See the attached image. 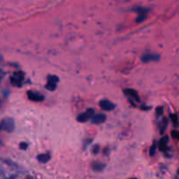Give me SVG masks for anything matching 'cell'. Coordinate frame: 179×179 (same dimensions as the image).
I'll return each mask as SVG.
<instances>
[{
	"label": "cell",
	"mask_w": 179,
	"mask_h": 179,
	"mask_svg": "<svg viewBox=\"0 0 179 179\" xmlns=\"http://www.w3.org/2000/svg\"><path fill=\"white\" fill-rule=\"evenodd\" d=\"M100 151V146L99 145H96V146H94V149H93V153L94 154H98V152Z\"/></svg>",
	"instance_id": "44dd1931"
},
{
	"label": "cell",
	"mask_w": 179,
	"mask_h": 179,
	"mask_svg": "<svg viewBox=\"0 0 179 179\" xmlns=\"http://www.w3.org/2000/svg\"><path fill=\"white\" fill-rule=\"evenodd\" d=\"M150 108H151L150 107H145V106L141 107V109H145V110H148V109H150Z\"/></svg>",
	"instance_id": "7402d4cb"
},
{
	"label": "cell",
	"mask_w": 179,
	"mask_h": 179,
	"mask_svg": "<svg viewBox=\"0 0 179 179\" xmlns=\"http://www.w3.org/2000/svg\"><path fill=\"white\" fill-rule=\"evenodd\" d=\"M156 148H157V146H156V142H154L153 145L150 147V155H154L155 154Z\"/></svg>",
	"instance_id": "2e32d148"
},
{
	"label": "cell",
	"mask_w": 179,
	"mask_h": 179,
	"mask_svg": "<svg viewBox=\"0 0 179 179\" xmlns=\"http://www.w3.org/2000/svg\"><path fill=\"white\" fill-rule=\"evenodd\" d=\"M0 105H1V101H0Z\"/></svg>",
	"instance_id": "d4e9b609"
},
{
	"label": "cell",
	"mask_w": 179,
	"mask_h": 179,
	"mask_svg": "<svg viewBox=\"0 0 179 179\" xmlns=\"http://www.w3.org/2000/svg\"><path fill=\"white\" fill-rule=\"evenodd\" d=\"M27 96L29 98V100L32 101V102H42L45 100V97L38 94V93H36V92H33V91H28L27 92Z\"/></svg>",
	"instance_id": "5b68a950"
},
{
	"label": "cell",
	"mask_w": 179,
	"mask_h": 179,
	"mask_svg": "<svg viewBox=\"0 0 179 179\" xmlns=\"http://www.w3.org/2000/svg\"><path fill=\"white\" fill-rule=\"evenodd\" d=\"M3 60V57H2V55H1V54H0V61H1V60Z\"/></svg>",
	"instance_id": "603a6c76"
},
{
	"label": "cell",
	"mask_w": 179,
	"mask_h": 179,
	"mask_svg": "<svg viewBox=\"0 0 179 179\" xmlns=\"http://www.w3.org/2000/svg\"><path fill=\"white\" fill-rule=\"evenodd\" d=\"M168 142H169V137L165 136H164L160 141H159V143H158V148H159V150H161V151H165L167 150V149H168Z\"/></svg>",
	"instance_id": "ba28073f"
},
{
	"label": "cell",
	"mask_w": 179,
	"mask_h": 179,
	"mask_svg": "<svg viewBox=\"0 0 179 179\" xmlns=\"http://www.w3.org/2000/svg\"><path fill=\"white\" fill-rule=\"evenodd\" d=\"M94 115V108H88L85 113H82L77 117L78 122H86L89 119H91Z\"/></svg>",
	"instance_id": "7a4b0ae2"
},
{
	"label": "cell",
	"mask_w": 179,
	"mask_h": 179,
	"mask_svg": "<svg viewBox=\"0 0 179 179\" xmlns=\"http://www.w3.org/2000/svg\"><path fill=\"white\" fill-rule=\"evenodd\" d=\"M146 18H147V13H139V16L136 18V20L137 23H141L146 19Z\"/></svg>",
	"instance_id": "4fadbf2b"
},
{
	"label": "cell",
	"mask_w": 179,
	"mask_h": 179,
	"mask_svg": "<svg viewBox=\"0 0 179 179\" xmlns=\"http://www.w3.org/2000/svg\"><path fill=\"white\" fill-rule=\"evenodd\" d=\"M160 60V56L158 54L154 53H147L141 56V61L144 63H149L150 61H157Z\"/></svg>",
	"instance_id": "277c9868"
},
{
	"label": "cell",
	"mask_w": 179,
	"mask_h": 179,
	"mask_svg": "<svg viewBox=\"0 0 179 179\" xmlns=\"http://www.w3.org/2000/svg\"><path fill=\"white\" fill-rule=\"evenodd\" d=\"M0 125L4 130L8 133H12L15 128V122L13 118H5L2 121V123Z\"/></svg>",
	"instance_id": "6da1fadb"
},
{
	"label": "cell",
	"mask_w": 179,
	"mask_h": 179,
	"mask_svg": "<svg viewBox=\"0 0 179 179\" xmlns=\"http://www.w3.org/2000/svg\"><path fill=\"white\" fill-rule=\"evenodd\" d=\"M167 124H168V122H167L166 118H164V120L163 122V124H162V128H161V134H163L164 132V130L166 129Z\"/></svg>",
	"instance_id": "e0dca14e"
},
{
	"label": "cell",
	"mask_w": 179,
	"mask_h": 179,
	"mask_svg": "<svg viewBox=\"0 0 179 179\" xmlns=\"http://www.w3.org/2000/svg\"><path fill=\"white\" fill-rule=\"evenodd\" d=\"M170 118H171V121H172V123L175 127H178V115L177 114H172V115H169Z\"/></svg>",
	"instance_id": "5bb4252c"
},
{
	"label": "cell",
	"mask_w": 179,
	"mask_h": 179,
	"mask_svg": "<svg viewBox=\"0 0 179 179\" xmlns=\"http://www.w3.org/2000/svg\"><path fill=\"white\" fill-rule=\"evenodd\" d=\"M1 128H1V125H0V130H1Z\"/></svg>",
	"instance_id": "cb8c5ba5"
},
{
	"label": "cell",
	"mask_w": 179,
	"mask_h": 179,
	"mask_svg": "<svg viewBox=\"0 0 179 179\" xmlns=\"http://www.w3.org/2000/svg\"><path fill=\"white\" fill-rule=\"evenodd\" d=\"M107 120V116L105 114H94V116L91 118V121L94 124H101L103 123L104 122H106Z\"/></svg>",
	"instance_id": "52a82bcc"
},
{
	"label": "cell",
	"mask_w": 179,
	"mask_h": 179,
	"mask_svg": "<svg viewBox=\"0 0 179 179\" xmlns=\"http://www.w3.org/2000/svg\"><path fill=\"white\" fill-rule=\"evenodd\" d=\"M19 148L21 150H27V148H28V144L26 142H21L19 144Z\"/></svg>",
	"instance_id": "d6986e66"
},
{
	"label": "cell",
	"mask_w": 179,
	"mask_h": 179,
	"mask_svg": "<svg viewBox=\"0 0 179 179\" xmlns=\"http://www.w3.org/2000/svg\"><path fill=\"white\" fill-rule=\"evenodd\" d=\"M164 113V107H158L156 108V114L158 115H163Z\"/></svg>",
	"instance_id": "ffe728a7"
},
{
	"label": "cell",
	"mask_w": 179,
	"mask_h": 179,
	"mask_svg": "<svg viewBox=\"0 0 179 179\" xmlns=\"http://www.w3.org/2000/svg\"><path fill=\"white\" fill-rule=\"evenodd\" d=\"M47 80H48V83H53V84H57L60 80V79L56 75H49L47 77Z\"/></svg>",
	"instance_id": "7c38bea8"
},
{
	"label": "cell",
	"mask_w": 179,
	"mask_h": 179,
	"mask_svg": "<svg viewBox=\"0 0 179 179\" xmlns=\"http://www.w3.org/2000/svg\"><path fill=\"white\" fill-rule=\"evenodd\" d=\"M23 80H24V74L21 72H18V73H15L14 76L11 78V82L13 83V86L21 87Z\"/></svg>",
	"instance_id": "3957f363"
},
{
	"label": "cell",
	"mask_w": 179,
	"mask_h": 179,
	"mask_svg": "<svg viewBox=\"0 0 179 179\" xmlns=\"http://www.w3.org/2000/svg\"><path fill=\"white\" fill-rule=\"evenodd\" d=\"M100 107L105 111H112L115 108V105L108 100H102L100 102Z\"/></svg>",
	"instance_id": "8992f818"
},
{
	"label": "cell",
	"mask_w": 179,
	"mask_h": 179,
	"mask_svg": "<svg viewBox=\"0 0 179 179\" xmlns=\"http://www.w3.org/2000/svg\"><path fill=\"white\" fill-rule=\"evenodd\" d=\"M131 179H136V178H131Z\"/></svg>",
	"instance_id": "484cf974"
},
{
	"label": "cell",
	"mask_w": 179,
	"mask_h": 179,
	"mask_svg": "<svg viewBox=\"0 0 179 179\" xmlns=\"http://www.w3.org/2000/svg\"><path fill=\"white\" fill-rule=\"evenodd\" d=\"M124 94H125L126 95L129 96V97H131V98L135 99L136 101H137V102H140V99H139V95H138V94H137V92H136V90H134V89H125V90H124Z\"/></svg>",
	"instance_id": "9c48e42d"
},
{
	"label": "cell",
	"mask_w": 179,
	"mask_h": 179,
	"mask_svg": "<svg viewBox=\"0 0 179 179\" xmlns=\"http://www.w3.org/2000/svg\"><path fill=\"white\" fill-rule=\"evenodd\" d=\"M104 167H105V164H102V163H97L96 162V163H94L93 164V169L95 171H102L104 169Z\"/></svg>",
	"instance_id": "8fae6325"
},
{
	"label": "cell",
	"mask_w": 179,
	"mask_h": 179,
	"mask_svg": "<svg viewBox=\"0 0 179 179\" xmlns=\"http://www.w3.org/2000/svg\"><path fill=\"white\" fill-rule=\"evenodd\" d=\"M38 160L39 163H42V164H46V163H47L49 160H50V158H51V156H50V155L49 154H41V155H38Z\"/></svg>",
	"instance_id": "30bf717a"
},
{
	"label": "cell",
	"mask_w": 179,
	"mask_h": 179,
	"mask_svg": "<svg viewBox=\"0 0 179 179\" xmlns=\"http://www.w3.org/2000/svg\"><path fill=\"white\" fill-rule=\"evenodd\" d=\"M46 89H48L49 91H53V90L56 89V88H57V84L48 83V84H46Z\"/></svg>",
	"instance_id": "9a60e30c"
},
{
	"label": "cell",
	"mask_w": 179,
	"mask_h": 179,
	"mask_svg": "<svg viewBox=\"0 0 179 179\" xmlns=\"http://www.w3.org/2000/svg\"><path fill=\"white\" fill-rule=\"evenodd\" d=\"M171 136H172V138H174V139H178L179 133L177 130H174V131L171 132Z\"/></svg>",
	"instance_id": "ac0fdd59"
}]
</instances>
